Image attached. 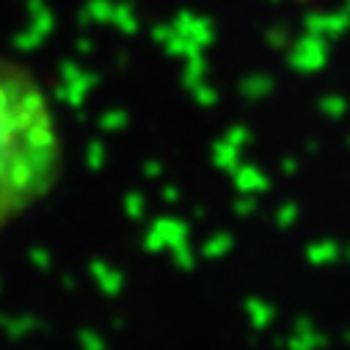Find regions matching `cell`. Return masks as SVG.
Listing matches in <instances>:
<instances>
[{
	"label": "cell",
	"mask_w": 350,
	"mask_h": 350,
	"mask_svg": "<svg viewBox=\"0 0 350 350\" xmlns=\"http://www.w3.org/2000/svg\"><path fill=\"white\" fill-rule=\"evenodd\" d=\"M64 146L39 77L0 55V229L25 215L58 185Z\"/></svg>",
	"instance_id": "6da1fadb"
}]
</instances>
